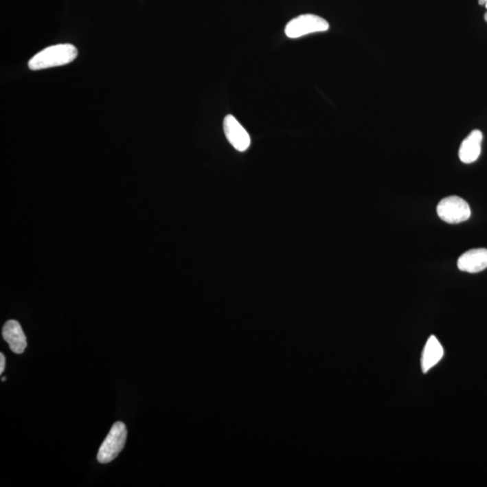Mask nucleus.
Listing matches in <instances>:
<instances>
[{
    "label": "nucleus",
    "instance_id": "obj_1",
    "mask_svg": "<svg viewBox=\"0 0 487 487\" xmlns=\"http://www.w3.org/2000/svg\"><path fill=\"white\" fill-rule=\"evenodd\" d=\"M78 56V50L74 45L63 44L44 49L36 54L28 63V67L32 71L44 70V69L57 67L68 65Z\"/></svg>",
    "mask_w": 487,
    "mask_h": 487
},
{
    "label": "nucleus",
    "instance_id": "obj_2",
    "mask_svg": "<svg viewBox=\"0 0 487 487\" xmlns=\"http://www.w3.org/2000/svg\"><path fill=\"white\" fill-rule=\"evenodd\" d=\"M128 437V431L123 422L115 423L111 431L100 446L97 460L100 463L106 464L113 461L122 451Z\"/></svg>",
    "mask_w": 487,
    "mask_h": 487
},
{
    "label": "nucleus",
    "instance_id": "obj_3",
    "mask_svg": "<svg viewBox=\"0 0 487 487\" xmlns=\"http://www.w3.org/2000/svg\"><path fill=\"white\" fill-rule=\"evenodd\" d=\"M330 30V24L324 17L306 14L291 20L285 27V34L289 38H299L314 33H321Z\"/></svg>",
    "mask_w": 487,
    "mask_h": 487
},
{
    "label": "nucleus",
    "instance_id": "obj_4",
    "mask_svg": "<svg viewBox=\"0 0 487 487\" xmlns=\"http://www.w3.org/2000/svg\"><path fill=\"white\" fill-rule=\"evenodd\" d=\"M437 213L443 221L449 224L462 223L471 217V206L458 196L442 199L438 204Z\"/></svg>",
    "mask_w": 487,
    "mask_h": 487
},
{
    "label": "nucleus",
    "instance_id": "obj_5",
    "mask_svg": "<svg viewBox=\"0 0 487 487\" xmlns=\"http://www.w3.org/2000/svg\"><path fill=\"white\" fill-rule=\"evenodd\" d=\"M224 133L227 141L238 152H245L251 145V138L246 129L232 115H227L223 122Z\"/></svg>",
    "mask_w": 487,
    "mask_h": 487
},
{
    "label": "nucleus",
    "instance_id": "obj_6",
    "mask_svg": "<svg viewBox=\"0 0 487 487\" xmlns=\"http://www.w3.org/2000/svg\"><path fill=\"white\" fill-rule=\"evenodd\" d=\"M484 135L482 132L475 129L461 143L458 150V157L461 162L466 164L475 162L482 151Z\"/></svg>",
    "mask_w": 487,
    "mask_h": 487
},
{
    "label": "nucleus",
    "instance_id": "obj_7",
    "mask_svg": "<svg viewBox=\"0 0 487 487\" xmlns=\"http://www.w3.org/2000/svg\"><path fill=\"white\" fill-rule=\"evenodd\" d=\"M458 269L462 272L475 273L487 268V249H475L464 253L457 260Z\"/></svg>",
    "mask_w": 487,
    "mask_h": 487
},
{
    "label": "nucleus",
    "instance_id": "obj_8",
    "mask_svg": "<svg viewBox=\"0 0 487 487\" xmlns=\"http://www.w3.org/2000/svg\"><path fill=\"white\" fill-rule=\"evenodd\" d=\"M2 335L14 353L22 354L27 347V338L21 325L15 319H11L4 325Z\"/></svg>",
    "mask_w": 487,
    "mask_h": 487
},
{
    "label": "nucleus",
    "instance_id": "obj_9",
    "mask_svg": "<svg viewBox=\"0 0 487 487\" xmlns=\"http://www.w3.org/2000/svg\"><path fill=\"white\" fill-rule=\"evenodd\" d=\"M444 356L442 344L435 336L429 337L422 354V370L426 374L438 364Z\"/></svg>",
    "mask_w": 487,
    "mask_h": 487
},
{
    "label": "nucleus",
    "instance_id": "obj_10",
    "mask_svg": "<svg viewBox=\"0 0 487 487\" xmlns=\"http://www.w3.org/2000/svg\"><path fill=\"white\" fill-rule=\"evenodd\" d=\"M5 367V359L4 354H0V374L4 373Z\"/></svg>",
    "mask_w": 487,
    "mask_h": 487
},
{
    "label": "nucleus",
    "instance_id": "obj_11",
    "mask_svg": "<svg viewBox=\"0 0 487 487\" xmlns=\"http://www.w3.org/2000/svg\"><path fill=\"white\" fill-rule=\"evenodd\" d=\"M1 381H2V382H5V377H2Z\"/></svg>",
    "mask_w": 487,
    "mask_h": 487
},
{
    "label": "nucleus",
    "instance_id": "obj_12",
    "mask_svg": "<svg viewBox=\"0 0 487 487\" xmlns=\"http://www.w3.org/2000/svg\"><path fill=\"white\" fill-rule=\"evenodd\" d=\"M485 20L487 22V12L485 14Z\"/></svg>",
    "mask_w": 487,
    "mask_h": 487
},
{
    "label": "nucleus",
    "instance_id": "obj_13",
    "mask_svg": "<svg viewBox=\"0 0 487 487\" xmlns=\"http://www.w3.org/2000/svg\"><path fill=\"white\" fill-rule=\"evenodd\" d=\"M487 1V0H485V2Z\"/></svg>",
    "mask_w": 487,
    "mask_h": 487
}]
</instances>
